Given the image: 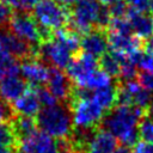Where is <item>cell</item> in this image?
Returning a JSON list of instances; mask_svg holds the SVG:
<instances>
[{"instance_id":"30","label":"cell","mask_w":153,"mask_h":153,"mask_svg":"<svg viewBox=\"0 0 153 153\" xmlns=\"http://www.w3.org/2000/svg\"><path fill=\"white\" fill-rule=\"evenodd\" d=\"M129 8L135 12L148 13L149 11V0H124Z\"/></svg>"},{"instance_id":"15","label":"cell","mask_w":153,"mask_h":153,"mask_svg":"<svg viewBox=\"0 0 153 153\" xmlns=\"http://www.w3.org/2000/svg\"><path fill=\"white\" fill-rule=\"evenodd\" d=\"M116 148V137L99 127L85 147V151L86 153H114Z\"/></svg>"},{"instance_id":"43","label":"cell","mask_w":153,"mask_h":153,"mask_svg":"<svg viewBox=\"0 0 153 153\" xmlns=\"http://www.w3.org/2000/svg\"><path fill=\"white\" fill-rule=\"evenodd\" d=\"M149 11L153 13V0H149Z\"/></svg>"},{"instance_id":"14","label":"cell","mask_w":153,"mask_h":153,"mask_svg":"<svg viewBox=\"0 0 153 153\" xmlns=\"http://www.w3.org/2000/svg\"><path fill=\"white\" fill-rule=\"evenodd\" d=\"M29 84L19 75L6 76L4 79H0V94L2 96V100L10 104H12L22 94H24Z\"/></svg>"},{"instance_id":"24","label":"cell","mask_w":153,"mask_h":153,"mask_svg":"<svg viewBox=\"0 0 153 153\" xmlns=\"http://www.w3.org/2000/svg\"><path fill=\"white\" fill-rule=\"evenodd\" d=\"M106 31L121 33V35H134L131 30V25L127 17L126 18H111Z\"/></svg>"},{"instance_id":"44","label":"cell","mask_w":153,"mask_h":153,"mask_svg":"<svg viewBox=\"0 0 153 153\" xmlns=\"http://www.w3.org/2000/svg\"><path fill=\"white\" fill-rule=\"evenodd\" d=\"M0 50H2V48H1V45H0Z\"/></svg>"},{"instance_id":"11","label":"cell","mask_w":153,"mask_h":153,"mask_svg":"<svg viewBox=\"0 0 153 153\" xmlns=\"http://www.w3.org/2000/svg\"><path fill=\"white\" fill-rule=\"evenodd\" d=\"M108 45L114 53L130 55L133 53L145 50V41L140 39L135 35H121L106 31Z\"/></svg>"},{"instance_id":"36","label":"cell","mask_w":153,"mask_h":153,"mask_svg":"<svg viewBox=\"0 0 153 153\" xmlns=\"http://www.w3.org/2000/svg\"><path fill=\"white\" fill-rule=\"evenodd\" d=\"M114 153H134V152L131 151V148H130V147L124 146V145H121V146H118V147L115 149V152H114Z\"/></svg>"},{"instance_id":"31","label":"cell","mask_w":153,"mask_h":153,"mask_svg":"<svg viewBox=\"0 0 153 153\" xmlns=\"http://www.w3.org/2000/svg\"><path fill=\"white\" fill-rule=\"evenodd\" d=\"M12 13H13V11L0 1V29L7 26Z\"/></svg>"},{"instance_id":"23","label":"cell","mask_w":153,"mask_h":153,"mask_svg":"<svg viewBox=\"0 0 153 153\" xmlns=\"http://www.w3.org/2000/svg\"><path fill=\"white\" fill-rule=\"evenodd\" d=\"M0 147H8L13 151H17L19 147V142L10 122H0Z\"/></svg>"},{"instance_id":"20","label":"cell","mask_w":153,"mask_h":153,"mask_svg":"<svg viewBox=\"0 0 153 153\" xmlns=\"http://www.w3.org/2000/svg\"><path fill=\"white\" fill-rule=\"evenodd\" d=\"M111 82H112L111 78L106 73H104L102 69H94L90 74H87L84 79H81L78 84H75V86L85 87L88 90H92V88L97 90V88L108 86Z\"/></svg>"},{"instance_id":"28","label":"cell","mask_w":153,"mask_h":153,"mask_svg":"<svg viewBox=\"0 0 153 153\" xmlns=\"http://www.w3.org/2000/svg\"><path fill=\"white\" fill-rule=\"evenodd\" d=\"M14 116L12 105L5 100H0V122H11Z\"/></svg>"},{"instance_id":"32","label":"cell","mask_w":153,"mask_h":153,"mask_svg":"<svg viewBox=\"0 0 153 153\" xmlns=\"http://www.w3.org/2000/svg\"><path fill=\"white\" fill-rule=\"evenodd\" d=\"M139 67H141L142 71L152 72L153 73V54L151 53H143L142 59L139 63Z\"/></svg>"},{"instance_id":"38","label":"cell","mask_w":153,"mask_h":153,"mask_svg":"<svg viewBox=\"0 0 153 153\" xmlns=\"http://www.w3.org/2000/svg\"><path fill=\"white\" fill-rule=\"evenodd\" d=\"M59 4H61L62 6H65V7H67V8H69V7H72L78 0H56Z\"/></svg>"},{"instance_id":"42","label":"cell","mask_w":153,"mask_h":153,"mask_svg":"<svg viewBox=\"0 0 153 153\" xmlns=\"http://www.w3.org/2000/svg\"><path fill=\"white\" fill-rule=\"evenodd\" d=\"M71 153H86V151H84V149H73Z\"/></svg>"},{"instance_id":"17","label":"cell","mask_w":153,"mask_h":153,"mask_svg":"<svg viewBox=\"0 0 153 153\" xmlns=\"http://www.w3.org/2000/svg\"><path fill=\"white\" fill-rule=\"evenodd\" d=\"M11 105L16 115L30 116V117H35L38 114L41 106L35 88L30 86L27 91L24 94H22L17 100H14Z\"/></svg>"},{"instance_id":"40","label":"cell","mask_w":153,"mask_h":153,"mask_svg":"<svg viewBox=\"0 0 153 153\" xmlns=\"http://www.w3.org/2000/svg\"><path fill=\"white\" fill-rule=\"evenodd\" d=\"M102 5H104V6H109L110 4H112L114 1H116V0H98Z\"/></svg>"},{"instance_id":"4","label":"cell","mask_w":153,"mask_h":153,"mask_svg":"<svg viewBox=\"0 0 153 153\" xmlns=\"http://www.w3.org/2000/svg\"><path fill=\"white\" fill-rule=\"evenodd\" d=\"M11 33H13L19 39L24 41L35 49H38L42 43L38 25L33 19L31 12L14 11L6 26Z\"/></svg>"},{"instance_id":"13","label":"cell","mask_w":153,"mask_h":153,"mask_svg":"<svg viewBox=\"0 0 153 153\" xmlns=\"http://www.w3.org/2000/svg\"><path fill=\"white\" fill-rule=\"evenodd\" d=\"M106 31L99 29H92L87 33L80 37L81 51L90 54L94 57H100L108 50Z\"/></svg>"},{"instance_id":"1","label":"cell","mask_w":153,"mask_h":153,"mask_svg":"<svg viewBox=\"0 0 153 153\" xmlns=\"http://www.w3.org/2000/svg\"><path fill=\"white\" fill-rule=\"evenodd\" d=\"M146 111L134 105H116L109 110L100 123V128L117 137L124 146H134L139 139V123Z\"/></svg>"},{"instance_id":"18","label":"cell","mask_w":153,"mask_h":153,"mask_svg":"<svg viewBox=\"0 0 153 153\" xmlns=\"http://www.w3.org/2000/svg\"><path fill=\"white\" fill-rule=\"evenodd\" d=\"M117 91H118V81L116 80L114 84L111 82L108 86L97 88L93 91L92 99L103 109V110H111L116 106L117 102Z\"/></svg>"},{"instance_id":"9","label":"cell","mask_w":153,"mask_h":153,"mask_svg":"<svg viewBox=\"0 0 153 153\" xmlns=\"http://www.w3.org/2000/svg\"><path fill=\"white\" fill-rule=\"evenodd\" d=\"M20 74L30 87L43 86L47 84L49 67L41 62L37 57H30L20 61Z\"/></svg>"},{"instance_id":"45","label":"cell","mask_w":153,"mask_h":153,"mask_svg":"<svg viewBox=\"0 0 153 153\" xmlns=\"http://www.w3.org/2000/svg\"><path fill=\"white\" fill-rule=\"evenodd\" d=\"M18 153H23V152H18Z\"/></svg>"},{"instance_id":"22","label":"cell","mask_w":153,"mask_h":153,"mask_svg":"<svg viewBox=\"0 0 153 153\" xmlns=\"http://www.w3.org/2000/svg\"><path fill=\"white\" fill-rule=\"evenodd\" d=\"M98 66L110 78H115L118 80L121 73V66L118 60L112 53H105L100 57H98Z\"/></svg>"},{"instance_id":"19","label":"cell","mask_w":153,"mask_h":153,"mask_svg":"<svg viewBox=\"0 0 153 153\" xmlns=\"http://www.w3.org/2000/svg\"><path fill=\"white\" fill-rule=\"evenodd\" d=\"M10 123L12 124V128L18 142H22L29 139L31 135H33L37 131V123L35 117L16 115Z\"/></svg>"},{"instance_id":"16","label":"cell","mask_w":153,"mask_h":153,"mask_svg":"<svg viewBox=\"0 0 153 153\" xmlns=\"http://www.w3.org/2000/svg\"><path fill=\"white\" fill-rule=\"evenodd\" d=\"M127 18L131 25L133 33L136 37L146 42L153 36V18L148 13H141L130 10Z\"/></svg>"},{"instance_id":"6","label":"cell","mask_w":153,"mask_h":153,"mask_svg":"<svg viewBox=\"0 0 153 153\" xmlns=\"http://www.w3.org/2000/svg\"><path fill=\"white\" fill-rule=\"evenodd\" d=\"M74 54L57 38L53 37L44 41L38 47L37 59L48 67H54L57 69H66L71 63Z\"/></svg>"},{"instance_id":"5","label":"cell","mask_w":153,"mask_h":153,"mask_svg":"<svg viewBox=\"0 0 153 153\" xmlns=\"http://www.w3.org/2000/svg\"><path fill=\"white\" fill-rule=\"evenodd\" d=\"M74 127L98 128L104 117V110L92 99H78L68 104Z\"/></svg>"},{"instance_id":"33","label":"cell","mask_w":153,"mask_h":153,"mask_svg":"<svg viewBox=\"0 0 153 153\" xmlns=\"http://www.w3.org/2000/svg\"><path fill=\"white\" fill-rule=\"evenodd\" d=\"M134 153H153V143L146 142L143 140L137 141L134 145Z\"/></svg>"},{"instance_id":"35","label":"cell","mask_w":153,"mask_h":153,"mask_svg":"<svg viewBox=\"0 0 153 153\" xmlns=\"http://www.w3.org/2000/svg\"><path fill=\"white\" fill-rule=\"evenodd\" d=\"M0 1H1L4 5H6L7 7H10L13 12H14V11H20L18 0H0Z\"/></svg>"},{"instance_id":"12","label":"cell","mask_w":153,"mask_h":153,"mask_svg":"<svg viewBox=\"0 0 153 153\" xmlns=\"http://www.w3.org/2000/svg\"><path fill=\"white\" fill-rule=\"evenodd\" d=\"M18 149L23 153H57V145L53 137L37 130L29 139L19 142Z\"/></svg>"},{"instance_id":"8","label":"cell","mask_w":153,"mask_h":153,"mask_svg":"<svg viewBox=\"0 0 153 153\" xmlns=\"http://www.w3.org/2000/svg\"><path fill=\"white\" fill-rule=\"evenodd\" d=\"M73 81L65 74L61 69L49 67V75L47 80V88L48 91L55 97L57 102L63 104H68L72 91H73Z\"/></svg>"},{"instance_id":"10","label":"cell","mask_w":153,"mask_h":153,"mask_svg":"<svg viewBox=\"0 0 153 153\" xmlns=\"http://www.w3.org/2000/svg\"><path fill=\"white\" fill-rule=\"evenodd\" d=\"M97 67H98L97 57H94L90 54H86L84 51H80L73 56L71 63L68 65V67L66 69H67L68 78L72 81H74V84H78L87 74H90L92 71L97 69Z\"/></svg>"},{"instance_id":"7","label":"cell","mask_w":153,"mask_h":153,"mask_svg":"<svg viewBox=\"0 0 153 153\" xmlns=\"http://www.w3.org/2000/svg\"><path fill=\"white\" fill-rule=\"evenodd\" d=\"M0 45L2 50L12 55L14 59H17L19 62L30 59V57H37L38 49L32 48L24 41L16 37L13 33L8 31L7 27L0 29Z\"/></svg>"},{"instance_id":"34","label":"cell","mask_w":153,"mask_h":153,"mask_svg":"<svg viewBox=\"0 0 153 153\" xmlns=\"http://www.w3.org/2000/svg\"><path fill=\"white\" fill-rule=\"evenodd\" d=\"M38 1L39 0H18L20 11H25V12H31Z\"/></svg>"},{"instance_id":"26","label":"cell","mask_w":153,"mask_h":153,"mask_svg":"<svg viewBox=\"0 0 153 153\" xmlns=\"http://www.w3.org/2000/svg\"><path fill=\"white\" fill-rule=\"evenodd\" d=\"M111 18H126L130 11L129 6L124 0H116L108 6Z\"/></svg>"},{"instance_id":"29","label":"cell","mask_w":153,"mask_h":153,"mask_svg":"<svg viewBox=\"0 0 153 153\" xmlns=\"http://www.w3.org/2000/svg\"><path fill=\"white\" fill-rule=\"evenodd\" d=\"M137 82L147 91L153 92V73L142 71L137 74Z\"/></svg>"},{"instance_id":"21","label":"cell","mask_w":153,"mask_h":153,"mask_svg":"<svg viewBox=\"0 0 153 153\" xmlns=\"http://www.w3.org/2000/svg\"><path fill=\"white\" fill-rule=\"evenodd\" d=\"M20 74V62L5 50H0V79Z\"/></svg>"},{"instance_id":"39","label":"cell","mask_w":153,"mask_h":153,"mask_svg":"<svg viewBox=\"0 0 153 153\" xmlns=\"http://www.w3.org/2000/svg\"><path fill=\"white\" fill-rule=\"evenodd\" d=\"M16 151H13L12 148H8V147H0V153H13Z\"/></svg>"},{"instance_id":"41","label":"cell","mask_w":153,"mask_h":153,"mask_svg":"<svg viewBox=\"0 0 153 153\" xmlns=\"http://www.w3.org/2000/svg\"><path fill=\"white\" fill-rule=\"evenodd\" d=\"M146 116H148V117H151V118H153V103H152V105H151V108L148 109V111H147V115Z\"/></svg>"},{"instance_id":"3","label":"cell","mask_w":153,"mask_h":153,"mask_svg":"<svg viewBox=\"0 0 153 153\" xmlns=\"http://www.w3.org/2000/svg\"><path fill=\"white\" fill-rule=\"evenodd\" d=\"M68 10L56 0H39L31 14L38 25L55 32L67 26L69 22Z\"/></svg>"},{"instance_id":"2","label":"cell","mask_w":153,"mask_h":153,"mask_svg":"<svg viewBox=\"0 0 153 153\" xmlns=\"http://www.w3.org/2000/svg\"><path fill=\"white\" fill-rule=\"evenodd\" d=\"M37 128L50 137L68 139L74 128L72 112L67 104L57 103L53 106L43 108L36 115Z\"/></svg>"},{"instance_id":"27","label":"cell","mask_w":153,"mask_h":153,"mask_svg":"<svg viewBox=\"0 0 153 153\" xmlns=\"http://www.w3.org/2000/svg\"><path fill=\"white\" fill-rule=\"evenodd\" d=\"M35 91H36V94H37V98H38V102L41 105H43L44 108H48V106H53L55 104H57V100L55 99V97L48 91L47 87L44 86H37V87H33Z\"/></svg>"},{"instance_id":"25","label":"cell","mask_w":153,"mask_h":153,"mask_svg":"<svg viewBox=\"0 0 153 153\" xmlns=\"http://www.w3.org/2000/svg\"><path fill=\"white\" fill-rule=\"evenodd\" d=\"M139 135L140 137L149 143H153V118L145 116L139 123Z\"/></svg>"},{"instance_id":"37","label":"cell","mask_w":153,"mask_h":153,"mask_svg":"<svg viewBox=\"0 0 153 153\" xmlns=\"http://www.w3.org/2000/svg\"><path fill=\"white\" fill-rule=\"evenodd\" d=\"M145 50H146V53L153 54V36L145 42Z\"/></svg>"}]
</instances>
